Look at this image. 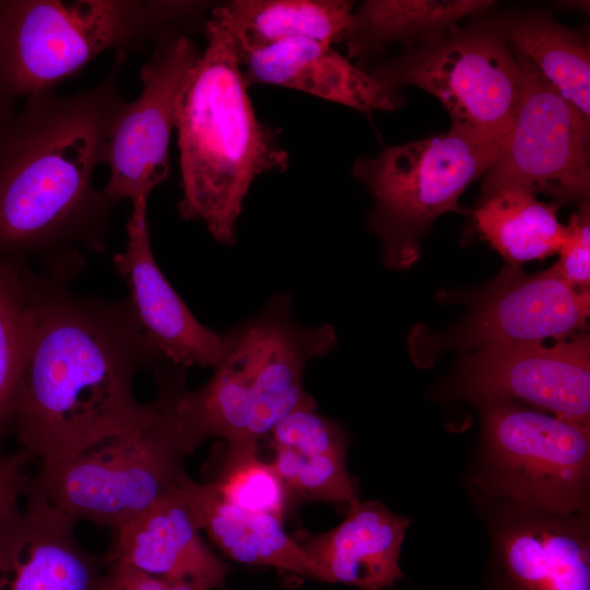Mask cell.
Listing matches in <instances>:
<instances>
[{"label":"cell","mask_w":590,"mask_h":590,"mask_svg":"<svg viewBox=\"0 0 590 590\" xmlns=\"http://www.w3.org/2000/svg\"><path fill=\"white\" fill-rule=\"evenodd\" d=\"M505 144L486 143L450 129L355 161L352 173L373 200L367 225L378 237L388 267L412 266L429 225L446 212H465L459 205L460 196L484 175Z\"/></svg>","instance_id":"cell-8"},{"label":"cell","mask_w":590,"mask_h":590,"mask_svg":"<svg viewBox=\"0 0 590 590\" xmlns=\"http://www.w3.org/2000/svg\"><path fill=\"white\" fill-rule=\"evenodd\" d=\"M34 459L24 450L0 455V529L20 510L21 499L33 475Z\"/></svg>","instance_id":"cell-29"},{"label":"cell","mask_w":590,"mask_h":590,"mask_svg":"<svg viewBox=\"0 0 590 590\" xmlns=\"http://www.w3.org/2000/svg\"><path fill=\"white\" fill-rule=\"evenodd\" d=\"M215 9L240 51L288 39L343 42L354 11L345 0H234Z\"/></svg>","instance_id":"cell-23"},{"label":"cell","mask_w":590,"mask_h":590,"mask_svg":"<svg viewBox=\"0 0 590 590\" xmlns=\"http://www.w3.org/2000/svg\"><path fill=\"white\" fill-rule=\"evenodd\" d=\"M24 498L0 529V590H113L107 565L78 542L76 521L38 496Z\"/></svg>","instance_id":"cell-15"},{"label":"cell","mask_w":590,"mask_h":590,"mask_svg":"<svg viewBox=\"0 0 590 590\" xmlns=\"http://www.w3.org/2000/svg\"><path fill=\"white\" fill-rule=\"evenodd\" d=\"M271 463L290 500L350 505L359 498L346 469L347 436L339 424L305 405L283 417L269 433Z\"/></svg>","instance_id":"cell-20"},{"label":"cell","mask_w":590,"mask_h":590,"mask_svg":"<svg viewBox=\"0 0 590 590\" xmlns=\"http://www.w3.org/2000/svg\"><path fill=\"white\" fill-rule=\"evenodd\" d=\"M258 449V442L227 445L220 471L209 483L223 502L284 521L287 491L273 464L260 459Z\"/></svg>","instance_id":"cell-27"},{"label":"cell","mask_w":590,"mask_h":590,"mask_svg":"<svg viewBox=\"0 0 590 590\" xmlns=\"http://www.w3.org/2000/svg\"><path fill=\"white\" fill-rule=\"evenodd\" d=\"M181 491L200 528L229 559L268 566L316 579V569L294 538L286 534L283 520L250 512L223 502L211 484L187 475Z\"/></svg>","instance_id":"cell-21"},{"label":"cell","mask_w":590,"mask_h":590,"mask_svg":"<svg viewBox=\"0 0 590 590\" xmlns=\"http://www.w3.org/2000/svg\"><path fill=\"white\" fill-rule=\"evenodd\" d=\"M42 287L22 260L0 257V455L11 427L33 309Z\"/></svg>","instance_id":"cell-26"},{"label":"cell","mask_w":590,"mask_h":590,"mask_svg":"<svg viewBox=\"0 0 590 590\" xmlns=\"http://www.w3.org/2000/svg\"><path fill=\"white\" fill-rule=\"evenodd\" d=\"M204 31L205 48L177 104L178 209L184 220L203 223L215 241L231 245L255 179L285 172L290 158L278 130L256 115L236 43L215 7Z\"/></svg>","instance_id":"cell-3"},{"label":"cell","mask_w":590,"mask_h":590,"mask_svg":"<svg viewBox=\"0 0 590 590\" xmlns=\"http://www.w3.org/2000/svg\"><path fill=\"white\" fill-rule=\"evenodd\" d=\"M126 54L95 86L26 98L0 122V257L81 243L99 247L113 202L94 186L105 144L126 102L119 74Z\"/></svg>","instance_id":"cell-2"},{"label":"cell","mask_w":590,"mask_h":590,"mask_svg":"<svg viewBox=\"0 0 590 590\" xmlns=\"http://www.w3.org/2000/svg\"><path fill=\"white\" fill-rule=\"evenodd\" d=\"M558 206L506 188L477 202L473 217L483 239L510 267H519L558 252L567 236V225L557 219Z\"/></svg>","instance_id":"cell-25"},{"label":"cell","mask_w":590,"mask_h":590,"mask_svg":"<svg viewBox=\"0 0 590 590\" xmlns=\"http://www.w3.org/2000/svg\"><path fill=\"white\" fill-rule=\"evenodd\" d=\"M567 225V236L559 248V259L552 266L557 274L577 290L590 285V210L588 202L579 204Z\"/></svg>","instance_id":"cell-28"},{"label":"cell","mask_w":590,"mask_h":590,"mask_svg":"<svg viewBox=\"0 0 590 590\" xmlns=\"http://www.w3.org/2000/svg\"><path fill=\"white\" fill-rule=\"evenodd\" d=\"M491 0H367L352 13L343 42L351 58L367 59L391 44L405 49L434 43Z\"/></svg>","instance_id":"cell-22"},{"label":"cell","mask_w":590,"mask_h":590,"mask_svg":"<svg viewBox=\"0 0 590 590\" xmlns=\"http://www.w3.org/2000/svg\"><path fill=\"white\" fill-rule=\"evenodd\" d=\"M204 1L0 0V95L11 105L74 74L111 48L177 32Z\"/></svg>","instance_id":"cell-6"},{"label":"cell","mask_w":590,"mask_h":590,"mask_svg":"<svg viewBox=\"0 0 590 590\" xmlns=\"http://www.w3.org/2000/svg\"><path fill=\"white\" fill-rule=\"evenodd\" d=\"M224 338L225 352L212 377L179 394V410L200 444L212 437L226 445L258 442L292 411L316 404L303 377L311 359L334 347L330 324L299 326L290 297L279 295Z\"/></svg>","instance_id":"cell-4"},{"label":"cell","mask_w":590,"mask_h":590,"mask_svg":"<svg viewBox=\"0 0 590 590\" xmlns=\"http://www.w3.org/2000/svg\"><path fill=\"white\" fill-rule=\"evenodd\" d=\"M514 51L523 73L520 104L502 153L484 173L479 202L506 188L548 194L558 205L587 202L590 120Z\"/></svg>","instance_id":"cell-10"},{"label":"cell","mask_w":590,"mask_h":590,"mask_svg":"<svg viewBox=\"0 0 590 590\" xmlns=\"http://www.w3.org/2000/svg\"><path fill=\"white\" fill-rule=\"evenodd\" d=\"M10 107L11 105L7 104L0 95V122L8 114L11 113Z\"/></svg>","instance_id":"cell-31"},{"label":"cell","mask_w":590,"mask_h":590,"mask_svg":"<svg viewBox=\"0 0 590 590\" xmlns=\"http://www.w3.org/2000/svg\"><path fill=\"white\" fill-rule=\"evenodd\" d=\"M158 357L129 304L43 285L12 411L21 449L48 469L138 424L151 403L135 399L133 378Z\"/></svg>","instance_id":"cell-1"},{"label":"cell","mask_w":590,"mask_h":590,"mask_svg":"<svg viewBox=\"0 0 590 590\" xmlns=\"http://www.w3.org/2000/svg\"><path fill=\"white\" fill-rule=\"evenodd\" d=\"M237 51L247 86L293 88L368 116L373 110H393L403 102L400 90L379 82L326 43L288 39Z\"/></svg>","instance_id":"cell-18"},{"label":"cell","mask_w":590,"mask_h":590,"mask_svg":"<svg viewBox=\"0 0 590 590\" xmlns=\"http://www.w3.org/2000/svg\"><path fill=\"white\" fill-rule=\"evenodd\" d=\"M200 54L177 31L161 37L141 67V93L122 104L103 152L109 169L103 192L113 203L128 199L132 211H146L150 193L167 178L178 99Z\"/></svg>","instance_id":"cell-11"},{"label":"cell","mask_w":590,"mask_h":590,"mask_svg":"<svg viewBox=\"0 0 590 590\" xmlns=\"http://www.w3.org/2000/svg\"><path fill=\"white\" fill-rule=\"evenodd\" d=\"M589 315V290L570 286L553 267L528 274L509 266L475 295L465 320L436 342L423 344L421 355L542 343L551 338L560 341L583 332Z\"/></svg>","instance_id":"cell-14"},{"label":"cell","mask_w":590,"mask_h":590,"mask_svg":"<svg viewBox=\"0 0 590 590\" xmlns=\"http://www.w3.org/2000/svg\"><path fill=\"white\" fill-rule=\"evenodd\" d=\"M200 531L179 485L113 531L114 541L103 560L196 590H224L229 568Z\"/></svg>","instance_id":"cell-17"},{"label":"cell","mask_w":590,"mask_h":590,"mask_svg":"<svg viewBox=\"0 0 590 590\" xmlns=\"http://www.w3.org/2000/svg\"><path fill=\"white\" fill-rule=\"evenodd\" d=\"M500 20L511 48L590 120V47L583 34L545 12L507 14Z\"/></svg>","instance_id":"cell-24"},{"label":"cell","mask_w":590,"mask_h":590,"mask_svg":"<svg viewBox=\"0 0 590 590\" xmlns=\"http://www.w3.org/2000/svg\"><path fill=\"white\" fill-rule=\"evenodd\" d=\"M473 503L489 536L484 590H590V511Z\"/></svg>","instance_id":"cell-12"},{"label":"cell","mask_w":590,"mask_h":590,"mask_svg":"<svg viewBox=\"0 0 590 590\" xmlns=\"http://www.w3.org/2000/svg\"><path fill=\"white\" fill-rule=\"evenodd\" d=\"M105 564L111 576L113 590H196L190 586L170 583L154 578L125 564Z\"/></svg>","instance_id":"cell-30"},{"label":"cell","mask_w":590,"mask_h":590,"mask_svg":"<svg viewBox=\"0 0 590 590\" xmlns=\"http://www.w3.org/2000/svg\"><path fill=\"white\" fill-rule=\"evenodd\" d=\"M182 374L161 381L157 399L138 424L48 469H38L25 495H35L74 521L115 531L177 488L184 461L200 444L178 406Z\"/></svg>","instance_id":"cell-5"},{"label":"cell","mask_w":590,"mask_h":590,"mask_svg":"<svg viewBox=\"0 0 590 590\" xmlns=\"http://www.w3.org/2000/svg\"><path fill=\"white\" fill-rule=\"evenodd\" d=\"M369 72L392 88L414 85L433 94L448 111L451 130L486 143L507 141L523 88L500 17L477 16Z\"/></svg>","instance_id":"cell-9"},{"label":"cell","mask_w":590,"mask_h":590,"mask_svg":"<svg viewBox=\"0 0 590 590\" xmlns=\"http://www.w3.org/2000/svg\"><path fill=\"white\" fill-rule=\"evenodd\" d=\"M411 519L377 500L355 499L333 529L294 538L316 569V580L382 590L404 578L399 558Z\"/></svg>","instance_id":"cell-19"},{"label":"cell","mask_w":590,"mask_h":590,"mask_svg":"<svg viewBox=\"0 0 590 590\" xmlns=\"http://www.w3.org/2000/svg\"><path fill=\"white\" fill-rule=\"evenodd\" d=\"M449 391L473 403L507 400L590 427V338L477 350L464 358Z\"/></svg>","instance_id":"cell-13"},{"label":"cell","mask_w":590,"mask_h":590,"mask_svg":"<svg viewBox=\"0 0 590 590\" xmlns=\"http://www.w3.org/2000/svg\"><path fill=\"white\" fill-rule=\"evenodd\" d=\"M126 249L114 264L130 292L129 307L145 339L162 357L181 367H216L224 335L203 326L173 288L154 258L146 211H132Z\"/></svg>","instance_id":"cell-16"},{"label":"cell","mask_w":590,"mask_h":590,"mask_svg":"<svg viewBox=\"0 0 590 590\" xmlns=\"http://www.w3.org/2000/svg\"><path fill=\"white\" fill-rule=\"evenodd\" d=\"M474 404L481 433L465 477L473 500L590 511V427L515 401Z\"/></svg>","instance_id":"cell-7"}]
</instances>
